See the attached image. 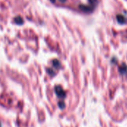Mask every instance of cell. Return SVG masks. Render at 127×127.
Segmentation results:
<instances>
[{
	"instance_id": "cell-1",
	"label": "cell",
	"mask_w": 127,
	"mask_h": 127,
	"mask_svg": "<svg viewBox=\"0 0 127 127\" xmlns=\"http://www.w3.org/2000/svg\"><path fill=\"white\" fill-rule=\"evenodd\" d=\"M55 92H56L57 95L60 98H63L65 97V92L62 89V87H60V86H56L55 87Z\"/></svg>"
},
{
	"instance_id": "cell-2",
	"label": "cell",
	"mask_w": 127,
	"mask_h": 127,
	"mask_svg": "<svg viewBox=\"0 0 127 127\" xmlns=\"http://www.w3.org/2000/svg\"><path fill=\"white\" fill-rule=\"evenodd\" d=\"M80 9L84 12H92L94 10V7L92 6H86V5H80Z\"/></svg>"
},
{
	"instance_id": "cell-3",
	"label": "cell",
	"mask_w": 127,
	"mask_h": 127,
	"mask_svg": "<svg viewBox=\"0 0 127 127\" xmlns=\"http://www.w3.org/2000/svg\"><path fill=\"white\" fill-rule=\"evenodd\" d=\"M119 71L121 74H126L127 73V66L125 63H123L122 65H121L120 68H119Z\"/></svg>"
},
{
	"instance_id": "cell-4",
	"label": "cell",
	"mask_w": 127,
	"mask_h": 127,
	"mask_svg": "<svg viewBox=\"0 0 127 127\" xmlns=\"http://www.w3.org/2000/svg\"><path fill=\"white\" fill-rule=\"evenodd\" d=\"M117 20L121 24H125L127 22V19L122 15H118L117 16Z\"/></svg>"
},
{
	"instance_id": "cell-5",
	"label": "cell",
	"mask_w": 127,
	"mask_h": 127,
	"mask_svg": "<svg viewBox=\"0 0 127 127\" xmlns=\"http://www.w3.org/2000/svg\"><path fill=\"white\" fill-rule=\"evenodd\" d=\"M14 22L17 24V25H22L23 23V19L21 18V16H16L15 19H14Z\"/></svg>"
},
{
	"instance_id": "cell-6",
	"label": "cell",
	"mask_w": 127,
	"mask_h": 127,
	"mask_svg": "<svg viewBox=\"0 0 127 127\" xmlns=\"http://www.w3.org/2000/svg\"><path fill=\"white\" fill-rule=\"evenodd\" d=\"M53 65H54L55 68H60V62H59L57 60H54L53 61Z\"/></svg>"
},
{
	"instance_id": "cell-7",
	"label": "cell",
	"mask_w": 127,
	"mask_h": 127,
	"mask_svg": "<svg viewBox=\"0 0 127 127\" xmlns=\"http://www.w3.org/2000/svg\"><path fill=\"white\" fill-rule=\"evenodd\" d=\"M89 1L91 3L92 6L94 7H95L97 4V0H89Z\"/></svg>"
},
{
	"instance_id": "cell-8",
	"label": "cell",
	"mask_w": 127,
	"mask_h": 127,
	"mask_svg": "<svg viewBox=\"0 0 127 127\" xmlns=\"http://www.w3.org/2000/svg\"><path fill=\"white\" fill-rule=\"evenodd\" d=\"M59 1H60V2H65V1L66 0H59Z\"/></svg>"
},
{
	"instance_id": "cell-9",
	"label": "cell",
	"mask_w": 127,
	"mask_h": 127,
	"mask_svg": "<svg viewBox=\"0 0 127 127\" xmlns=\"http://www.w3.org/2000/svg\"><path fill=\"white\" fill-rule=\"evenodd\" d=\"M51 2H55V0H50Z\"/></svg>"
},
{
	"instance_id": "cell-10",
	"label": "cell",
	"mask_w": 127,
	"mask_h": 127,
	"mask_svg": "<svg viewBox=\"0 0 127 127\" xmlns=\"http://www.w3.org/2000/svg\"><path fill=\"white\" fill-rule=\"evenodd\" d=\"M0 127H1V123H0Z\"/></svg>"
}]
</instances>
